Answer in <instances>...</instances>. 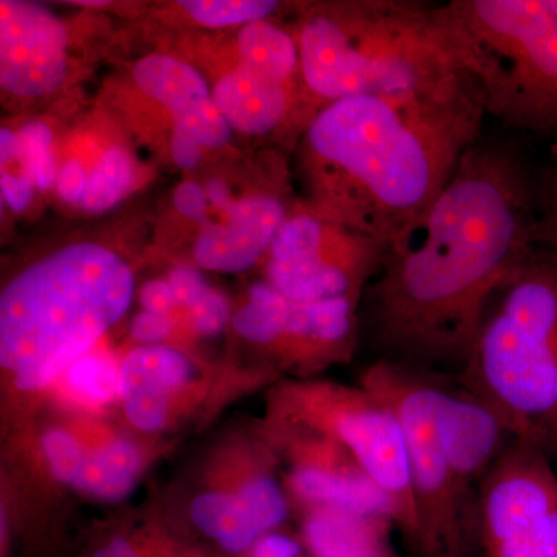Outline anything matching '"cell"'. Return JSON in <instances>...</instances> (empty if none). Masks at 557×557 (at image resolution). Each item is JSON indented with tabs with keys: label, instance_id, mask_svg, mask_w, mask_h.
I'll use <instances>...</instances> for the list:
<instances>
[{
	"label": "cell",
	"instance_id": "cell-28",
	"mask_svg": "<svg viewBox=\"0 0 557 557\" xmlns=\"http://www.w3.org/2000/svg\"><path fill=\"white\" fill-rule=\"evenodd\" d=\"M536 193L537 245L557 255V172Z\"/></svg>",
	"mask_w": 557,
	"mask_h": 557
},
{
	"label": "cell",
	"instance_id": "cell-3",
	"mask_svg": "<svg viewBox=\"0 0 557 557\" xmlns=\"http://www.w3.org/2000/svg\"><path fill=\"white\" fill-rule=\"evenodd\" d=\"M298 46L307 89L327 104L475 75L471 44L448 3L373 0L317 11L304 21Z\"/></svg>",
	"mask_w": 557,
	"mask_h": 557
},
{
	"label": "cell",
	"instance_id": "cell-25",
	"mask_svg": "<svg viewBox=\"0 0 557 557\" xmlns=\"http://www.w3.org/2000/svg\"><path fill=\"white\" fill-rule=\"evenodd\" d=\"M193 20L208 27L251 24L265 20L278 3L273 0H182Z\"/></svg>",
	"mask_w": 557,
	"mask_h": 557
},
{
	"label": "cell",
	"instance_id": "cell-20",
	"mask_svg": "<svg viewBox=\"0 0 557 557\" xmlns=\"http://www.w3.org/2000/svg\"><path fill=\"white\" fill-rule=\"evenodd\" d=\"M139 468L138 449L126 440H112L89 453L75 487L101 500H119L129 494Z\"/></svg>",
	"mask_w": 557,
	"mask_h": 557
},
{
	"label": "cell",
	"instance_id": "cell-26",
	"mask_svg": "<svg viewBox=\"0 0 557 557\" xmlns=\"http://www.w3.org/2000/svg\"><path fill=\"white\" fill-rule=\"evenodd\" d=\"M20 160L24 175L36 188H49L54 180V160L51 156V131L44 123H30L17 135Z\"/></svg>",
	"mask_w": 557,
	"mask_h": 557
},
{
	"label": "cell",
	"instance_id": "cell-13",
	"mask_svg": "<svg viewBox=\"0 0 557 557\" xmlns=\"http://www.w3.org/2000/svg\"><path fill=\"white\" fill-rule=\"evenodd\" d=\"M67 32L49 10L22 0L0 2V84L21 97L57 90L67 65Z\"/></svg>",
	"mask_w": 557,
	"mask_h": 557
},
{
	"label": "cell",
	"instance_id": "cell-6",
	"mask_svg": "<svg viewBox=\"0 0 557 557\" xmlns=\"http://www.w3.org/2000/svg\"><path fill=\"white\" fill-rule=\"evenodd\" d=\"M487 115L557 137V16L548 0H453Z\"/></svg>",
	"mask_w": 557,
	"mask_h": 557
},
{
	"label": "cell",
	"instance_id": "cell-32",
	"mask_svg": "<svg viewBox=\"0 0 557 557\" xmlns=\"http://www.w3.org/2000/svg\"><path fill=\"white\" fill-rule=\"evenodd\" d=\"M170 318L163 314L143 311L132 321V335L143 344H157L166 338L171 332Z\"/></svg>",
	"mask_w": 557,
	"mask_h": 557
},
{
	"label": "cell",
	"instance_id": "cell-8",
	"mask_svg": "<svg viewBox=\"0 0 557 557\" xmlns=\"http://www.w3.org/2000/svg\"><path fill=\"white\" fill-rule=\"evenodd\" d=\"M277 416L324 432L339 443L391 498L397 528L410 545L417 536L405 432L394 408L366 387L299 383L282 388Z\"/></svg>",
	"mask_w": 557,
	"mask_h": 557
},
{
	"label": "cell",
	"instance_id": "cell-30",
	"mask_svg": "<svg viewBox=\"0 0 557 557\" xmlns=\"http://www.w3.org/2000/svg\"><path fill=\"white\" fill-rule=\"evenodd\" d=\"M168 282L171 284L177 304L188 307V309L208 292L199 271L188 269V267H178V269L172 270Z\"/></svg>",
	"mask_w": 557,
	"mask_h": 557
},
{
	"label": "cell",
	"instance_id": "cell-40",
	"mask_svg": "<svg viewBox=\"0 0 557 557\" xmlns=\"http://www.w3.org/2000/svg\"><path fill=\"white\" fill-rule=\"evenodd\" d=\"M209 199L214 201L219 208L226 209L228 211L231 203L228 199V194H226L225 186L220 182L209 183L208 186Z\"/></svg>",
	"mask_w": 557,
	"mask_h": 557
},
{
	"label": "cell",
	"instance_id": "cell-35",
	"mask_svg": "<svg viewBox=\"0 0 557 557\" xmlns=\"http://www.w3.org/2000/svg\"><path fill=\"white\" fill-rule=\"evenodd\" d=\"M160 547L126 536H115L95 549L90 557H153Z\"/></svg>",
	"mask_w": 557,
	"mask_h": 557
},
{
	"label": "cell",
	"instance_id": "cell-24",
	"mask_svg": "<svg viewBox=\"0 0 557 557\" xmlns=\"http://www.w3.org/2000/svg\"><path fill=\"white\" fill-rule=\"evenodd\" d=\"M65 373L70 391L94 405H106L120 394V368L106 355H84Z\"/></svg>",
	"mask_w": 557,
	"mask_h": 557
},
{
	"label": "cell",
	"instance_id": "cell-39",
	"mask_svg": "<svg viewBox=\"0 0 557 557\" xmlns=\"http://www.w3.org/2000/svg\"><path fill=\"white\" fill-rule=\"evenodd\" d=\"M20 156V139L9 129L0 131V160L10 163Z\"/></svg>",
	"mask_w": 557,
	"mask_h": 557
},
{
	"label": "cell",
	"instance_id": "cell-9",
	"mask_svg": "<svg viewBox=\"0 0 557 557\" xmlns=\"http://www.w3.org/2000/svg\"><path fill=\"white\" fill-rule=\"evenodd\" d=\"M387 245L309 212L282 223L270 247L267 282L299 302L347 299L357 304L380 273Z\"/></svg>",
	"mask_w": 557,
	"mask_h": 557
},
{
	"label": "cell",
	"instance_id": "cell-16",
	"mask_svg": "<svg viewBox=\"0 0 557 557\" xmlns=\"http://www.w3.org/2000/svg\"><path fill=\"white\" fill-rule=\"evenodd\" d=\"M193 364L168 347L132 350L120 366V395L132 426L159 432L170 418L174 391L189 383Z\"/></svg>",
	"mask_w": 557,
	"mask_h": 557
},
{
	"label": "cell",
	"instance_id": "cell-15",
	"mask_svg": "<svg viewBox=\"0 0 557 557\" xmlns=\"http://www.w3.org/2000/svg\"><path fill=\"white\" fill-rule=\"evenodd\" d=\"M226 212L228 220L203 228L194 248L201 267L223 273L255 265L288 218L284 201L274 194L247 197Z\"/></svg>",
	"mask_w": 557,
	"mask_h": 557
},
{
	"label": "cell",
	"instance_id": "cell-36",
	"mask_svg": "<svg viewBox=\"0 0 557 557\" xmlns=\"http://www.w3.org/2000/svg\"><path fill=\"white\" fill-rule=\"evenodd\" d=\"M175 207L186 218L203 222L207 205H205V194L196 183H183L178 186L174 197Z\"/></svg>",
	"mask_w": 557,
	"mask_h": 557
},
{
	"label": "cell",
	"instance_id": "cell-27",
	"mask_svg": "<svg viewBox=\"0 0 557 557\" xmlns=\"http://www.w3.org/2000/svg\"><path fill=\"white\" fill-rule=\"evenodd\" d=\"M44 457L58 482L75 487L86 467L89 450L64 429H50L42 437Z\"/></svg>",
	"mask_w": 557,
	"mask_h": 557
},
{
	"label": "cell",
	"instance_id": "cell-10",
	"mask_svg": "<svg viewBox=\"0 0 557 557\" xmlns=\"http://www.w3.org/2000/svg\"><path fill=\"white\" fill-rule=\"evenodd\" d=\"M553 458L515 440L479 497L478 541L485 557H557V474Z\"/></svg>",
	"mask_w": 557,
	"mask_h": 557
},
{
	"label": "cell",
	"instance_id": "cell-4",
	"mask_svg": "<svg viewBox=\"0 0 557 557\" xmlns=\"http://www.w3.org/2000/svg\"><path fill=\"white\" fill-rule=\"evenodd\" d=\"M132 292L129 267L100 245L47 256L0 295V364L21 391L50 386L123 318Z\"/></svg>",
	"mask_w": 557,
	"mask_h": 557
},
{
	"label": "cell",
	"instance_id": "cell-2",
	"mask_svg": "<svg viewBox=\"0 0 557 557\" xmlns=\"http://www.w3.org/2000/svg\"><path fill=\"white\" fill-rule=\"evenodd\" d=\"M478 76L429 89L330 102L307 129L321 199L347 228L388 245L434 203L479 141Z\"/></svg>",
	"mask_w": 557,
	"mask_h": 557
},
{
	"label": "cell",
	"instance_id": "cell-1",
	"mask_svg": "<svg viewBox=\"0 0 557 557\" xmlns=\"http://www.w3.org/2000/svg\"><path fill=\"white\" fill-rule=\"evenodd\" d=\"M537 247L525 168L478 143L428 211L387 245L372 281L380 358L460 373L491 304Z\"/></svg>",
	"mask_w": 557,
	"mask_h": 557
},
{
	"label": "cell",
	"instance_id": "cell-38",
	"mask_svg": "<svg viewBox=\"0 0 557 557\" xmlns=\"http://www.w3.org/2000/svg\"><path fill=\"white\" fill-rule=\"evenodd\" d=\"M200 146L188 132L174 129L171 143L172 157L182 170H190L199 163Z\"/></svg>",
	"mask_w": 557,
	"mask_h": 557
},
{
	"label": "cell",
	"instance_id": "cell-17",
	"mask_svg": "<svg viewBox=\"0 0 557 557\" xmlns=\"http://www.w3.org/2000/svg\"><path fill=\"white\" fill-rule=\"evenodd\" d=\"M302 544L317 557H399L392 544L394 520L368 512L302 509Z\"/></svg>",
	"mask_w": 557,
	"mask_h": 557
},
{
	"label": "cell",
	"instance_id": "cell-43",
	"mask_svg": "<svg viewBox=\"0 0 557 557\" xmlns=\"http://www.w3.org/2000/svg\"><path fill=\"white\" fill-rule=\"evenodd\" d=\"M304 557H317V556H313V555H311V553H310V555H309V556H304Z\"/></svg>",
	"mask_w": 557,
	"mask_h": 557
},
{
	"label": "cell",
	"instance_id": "cell-29",
	"mask_svg": "<svg viewBox=\"0 0 557 557\" xmlns=\"http://www.w3.org/2000/svg\"><path fill=\"white\" fill-rule=\"evenodd\" d=\"M194 327L199 330L201 335H218L225 327L230 319V304L222 293L208 289L193 307Z\"/></svg>",
	"mask_w": 557,
	"mask_h": 557
},
{
	"label": "cell",
	"instance_id": "cell-22",
	"mask_svg": "<svg viewBox=\"0 0 557 557\" xmlns=\"http://www.w3.org/2000/svg\"><path fill=\"white\" fill-rule=\"evenodd\" d=\"M237 496L262 536L274 533L288 518V498L285 491L267 472L252 475L244 482Z\"/></svg>",
	"mask_w": 557,
	"mask_h": 557
},
{
	"label": "cell",
	"instance_id": "cell-14",
	"mask_svg": "<svg viewBox=\"0 0 557 557\" xmlns=\"http://www.w3.org/2000/svg\"><path fill=\"white\" fill-rule=\"evenodd\" d=\"M134 78L139 89L171 110L174 129L188 132L208 148L228 141L230 123L196 69L164 54H152L135 65Z\"/></svg>",
	"mask_w": 557,
	"mask_h": 557
},
{
	"label": "cell",
	"instance_id": "cell-34",
	"mask_svg": "<svg viewBox=\"0 0 557 557\" xmlns=\"http://www.w3.org/2000/svg\"><path fill=\"white\" fill-rule=\"evenodd\" d=\"M89 177L78 161H70L58 175V193L62 199L79 203L86 194Z\"/></svg>",
	"mask_w": 557,
	"mask_h": 557
},
{
	"label": "cell",
	"instance_id": "cell-7",
	"mask_svg": "<svg viewBox=\"0 0 557 557\" xmlns=\"http://www.w3.org/2000/svg\"><path fill=\"white\" fill-rule=\"evenodd\" d=\"M442 373L379 358L364 370L361 386L394 408L405 432L410 486L416 505L420 557H472L478 531L458 502L437 426Z\"/></svg>",
	"mask_w": 557,
	"mask_h": 557
},
{
	"label": "cell",
	"instance_id": "cell-23",
	"mask_svg": "<svg viewBox=\"0 0 557 557\" xmlns=\"http://www.w3.org/2000/svg\"><path fill=\"white\" fill-rule=\"evenodd\" d=\"M132 183V166L126 153L110 149L89 177L86 194L79 201L87 211L101 212L119 203Z\"/></svg>",
	"mask_w": 557,
	"mask_h": 557
},
{
	"label": "cell",
	"instance_id": "cell-5",
	"mask_svg": "<svg viewBox=\"0 0 557 557\" xmlns=\"http://www.w3.org/2000/svg\"><path fill=\"white\" fill-rule=\"evenodd\" d=\"M458 383L557 458V255L537 247L491 304Z\"/></svg>",
	"mask_w": 557,
	"mask_h": 557
},
{
	"label": "cell",
	"instance_id": "cell-19",
	"mask_svg": "<svg viewBox=\"0 0 557 557\" xmlns=\"http://www.w3.org/2000/svg\"><path fill=\"white\" fill-rule=\"evenodd\" d=\"M190 519L205 536L231 555H247L263 537L237 493L211 491L194 498Z\"/></svg>",
	"mask_w": 557,
	"mask_h": 557
},
{
	"label": "cell",
	"instance_id": "cell-11",
	"mask_svg": "<svg viewBox=\"0 0 557 557\" xmlns=\"http://www.w3.org/2000/svg\"><path fill=\"white\" fill-rule=\"evenodd\" d=\"M277 429L287 442L292 460L288 491L300 508L368 512L392 519L397 525V511L391 498L339 443L292 418L277 417Z\"/></svg>",
	"mask_w": 557,
	"mask_h": 557
},
{
	"label": "cell",
	"instance_id": "cell-12",
	"mask_svg": "<svg viewBox=\"0 0 557 557\" xmlns=\"http://www.w3.org/2000/svg\"><path fill=\"white\" fill-rule=\"evenodd\" d=\"M437 426L458 502L478 531L480 491L491 469L516 438L500 417L458 381H443Z\"/></svg>",
	"mask_w": 557,
	"mask_h": 557
},
{
	"label": "cell",
	"instance_id": "cell-42",
	"mask_svg": "<svg viewBox=\"0 0 557 557\" xmlns=\"http://www.w3.org/2000/svg\"><path fill=\"white\" fill-rule=\"evenodd\" d=\"M549 7H552V10L555 11L557 16V0H548Z\"/></svg>",
	"mask_w": 557,
	"mask_h": 557
},
{
	"label": "cell",
	"instance_id": "cell-18",
	"mask_svg": "<svg viewBox=\"0 0 557 557\" xmlns=\"http://www.w3.org/2000/svg\"><path fill=\"white\" fill-rule=\"evenodd\" d=\"M214 101L234 129L263 135L287 119L289 83L239 65L219 81Z\"/></svg>",
	"mask_w": 557,
	"mask_h": 557
},
{
	"label": "cell",
	"instance_id": "cell-41",
	"mask_svg": "<svg viewBox=\"0 0 557 557\" xmlns=\"http://www.w3.org/2000/svg\"><path fill=\"white\" fill-rule=\"evenodd\" d=\"M153 557H172L170 553L166 552V549L160 548L159 552L153 555Z\"/></svg>",
	"mask_w": 557,
	"mask_h": 557
},
{
	"label": "cell",
	"instance_id": "cell-21",
	"mask_svg": "<svg viewBox=\"0 0 557 557\" xmlns=\"http://www.w3.org/2000/svg\"><path fill=\"white\" fill-rule=\"evenodd\" d=\"M242 65L289 83L300 67L298 39L269 21L251 22L239 33Z\"/></svg>",
	"mask_w": 557,
	"mask_h": 557
},
{
	"label": "cell",
	"instance_id": "cell-37",
	"mask_svg": "<svg viewBox=\"0 0 557 557\" xmlns=\"http://www.w3.org/2000/svg\"><path fill=\"white\" fill-rule=\"evenodd\" d=\"M2 186L3 199L10 205L14 211H24L32 199V182L25 175H13L2 172Z\"/></svg>",
	"mask_w": 557,
	"mask_h": 557
},
{
	"label": "cell",
	"instance_id": "cell-31",
	"mask_svg": "<svg viewBox=\"0 0 557 557\" xmlns=\"http://www.w3.org/2000/svg\"><path fill=\"white\" fill-rule=\"evenodd\" d=\"M247 557H304L302 544L298 539L274 531L260 537L249 549Z\"/></svg>",
	"mask_w": 557,
	"mask_h": 557
},
{
	"label": "cell",
	"instance_id": "cell-33",
	"mask_svg": "<svg viewBox=\"0 0 557 557\" xmlns=\"http://www.w3.org/2000/svg\"><path fill=\"white\" fill-rule=\"evenodd\" d=\"M139 300H141L146 311L163 314V317H168V313L177 306V299H175L174 292H172L171 284L168 281L148 282L139 293Z\"/></svg>",
	"mask_w": 557,
	"mask_h": 557
}]
</instances>
